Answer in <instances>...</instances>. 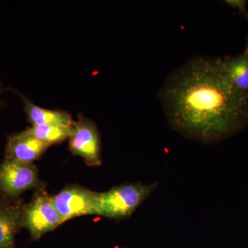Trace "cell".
<instances>
[{
  "label": "cell",
  "mask_w": 248,
  "mask_h": 248,
  "mask_svg": "<svg viewBox=\"0 0 248 248\" xmlns=\"http://www.w3.org/2000/svg\"><path fill=\"white\" fill-rule=\"evenodd\" d=\"M159 98L171 128L193 141L214 144L248 126V94L231 84L220 58L191 59L166 78Z\"/></svg>",
  "instance_id": "6da1fadb"
},
{
  "label": "cell",
  "mask_w": 248,
  "mask_h": 248,
  "mask_svg": "<svg viewBox=\"0 0 248 248\" xmlns=\"http://www.w3.org/2000/svg\"><path fill=\"white\" fill-rule=\"evenodd\" d=\"M97 194V192L86 187L71 185L66 186L56 195L51 197V200L64 223L76 217L96 215Z\"/></svg>",
  "instance_id": "8992f818"
},
{
  "label": "cell",
  "mask_w": 248,
  "mask_h": 248,
  "mask_svg": "<svg viewBox=\"0 0 248 248\" xmlns=\"http://www.w3.org/2000/svg\"><path fill=\"white\" fill-rule=\"evenodd\" d=\"M228 6L236 10L248 22V1L246 0H226L224 1Z\"/></svg>",
  "instance_id": "7c38bea8"
},
{
  "label": "cell",
  "mask_w": 248,
  "mask_h": 248,
  "mask_svg": "<svg viewBox=\"0 0 248 248\" xmlns=\"http://www.w3.org/2000/svg\"><path fill=\"white\" fill-rule=\"evenodd\" d=\"M73 135L69 139L70 151L74 155L81 156L89 166L102 164V145L97 125L89 118L79 115L73 124Z\"/></svg>",
  "instance_id": "5b68a950"
},
{
  "label": "cell",
  "mask_w": 248,
  "mask_h": 248,
  "mask_svg": "<svg viewBox=\"0 0 248 248\" xmlns=\"http://www.w3.org/2000/svg\"><path fill=\"white\" fill-rule=\"evenodd\" d=\"M158 183L140 182L115 186L104 192H97L96 215L122 220L131 216L157 187Z\"/></svg>",
  "instance_id": "7a4b0ae2"
},
{
  "label": "cell",
  "mask_w": 248,
  "mask_h": 248,
  "mask_svg": "<svg viewBox=\"0 0 248 248\" xmlns=\"http://www.w3.org/2000/svg\"><path fill=\"white\" fill-rule=\"evenodd\" d=\"M24 104V111L27 114L28 121L32 126L45 125H73L75 121L68 112L61 110H53L37 107L33 103L18 93Z\"/></svg>",
  "instance_id": "9c48e42d"
},
{
  "label": "cell",
  "mask_w": 248,
  "mask_h": 248,
  "mask_svg": "<svg viewBox=\"0 0 248 248\" xmlns=\"http://www.w3.org/2000/svg\"><path fill=\"white\" fill-rule=\"evenodd\" d=\"M45 188L33 164L4 159L0 164V195L19 199L24 192Z\"/></svg>",
  "instance_id": "3957f363"
},
{
  "label": "cell",
  "mask_w": 248,
  "mask_h": 248,
  "mask_svg": "<svg viewBox=\"0 0 248 248\" xmlns=\"http://www.w3.org/2000/svg\"><path fill=\"white\" fill-rule=\"evenodd\" d=\"M246 46L248 47V38H247V45H246Z\"/></svg>",
  "instance_id": "5bb4252c"
},
{
  "label": "cell",
  "mask_w": 248,
  "mask_h": 248,
  "mask_svg": "<svg viewBox=\"0 0 248 248\" xmlns=\"http://www.w3.org/2000/svg\"><path fill=\"white\" fill-rule=\"evenodd\" d=\"M220 61L231 84L240 92L248 94V47L239 55L220 58Z\"/></svg>",
  "instance_id": "30bf717a"
},
{
  "label": "cell",
  "mask_w": 248,
  "mask_h": 248,
  "mask_svg": "<svg viewBox=\"0 0 248 248\" xmlns=\"http://www.w3.org/2000/svg\"><path fill=\"white\" fill-rule=\"evenodd\" d=\"M26 204L0 195V248H16V236L23 228Z\"/></svg>",
  "instance_id": "52a82bcc"
},
{
  "label": "cell",
  "mask_w": 248,
  "mask_h": 248,
  "mask_svg": "<svg viewBox=\"0 0 248 248\" xmlns=\"http://www.w3.org/2000/svg\"><path fill=\"white\" fill-rule=\"evenodd\" d=\"M63 223L56 208L45 188L37 190L30 203L25 205L23 228L30 233L33 240L56 229Z\"/></svg>",
  "instance_id": "277c9868"
},
{
  "label": "cell",
  "mask_w": 248,
  "mask_h": 248,
  "mask_svg": "<svg viewBox=\"0 0 248 248\" xmlns=\"http://www.w3.org/2000/svg\"><path fill=\"white\" fill-rule=\"evenodd\" d=\"M1 91H2V90H1V86H0V94H1ZM1 98H0V108H1Z\"/></svg>",
  "instance_id": "4fadbf2b"
},
{
  "label": "cell",
  "mask_w": 248,
  "mask_h": 248,
  "mask_svg": "<svg viewBox=\"0 0 248 248\" xmlns=\"http://www.w3.org/2000/svg\"><path fill=\"white\" fill-rule=\"evenodd\" d=\"M27 130L31 135L49 146L69 140L73 135V125H45L31 126Z\"/></svg>",
  "instance_id": "8fae6325"
},
{
  "label": "cell",
  "mask_w": 248,
  "mask_h": 248,
  "mask_svg": "<svg viewBox=\"0 0 248 248\" xmlns=\"http://www.w3.org/2000/svg\"><path fill=\"white\" fill-rule=\"evenodd\" d=\"M50 147L34 138L25 130L9 137L6 146L5 159L32 164L40 159Z\"/></svg>",
  "instance_id": "ba28073f"
}]
</instances>
